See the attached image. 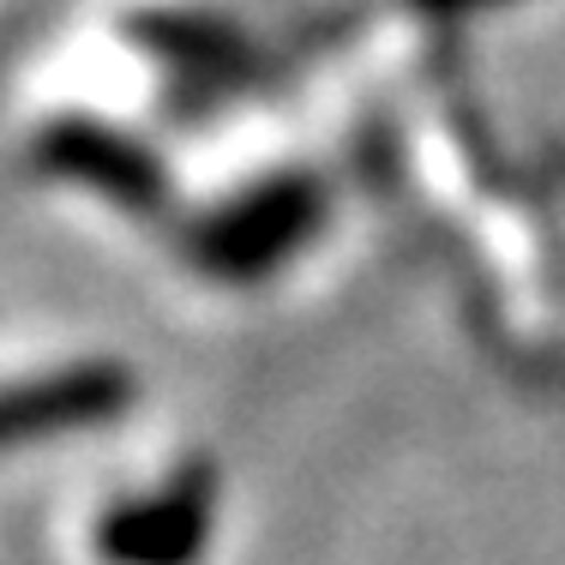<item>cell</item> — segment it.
I'll return each mask as SVG.
<instances>
[{
	"label": "cell",
	"instance_id": "1",
	"mask_svg": "<svg viewBox=\"0 0 565 565\" xmlns=\"http://www.w3.org/2000/svg\"><path fill=\"white\" fill-rule=\"evenodd\" d=\"M205 530H211V481L193 476L181 488H169L163 500L115 511L97 542L115 565H186L205 547Z\"/></svg>",
	"mask_w": 565,
	"mask_h": 565
},
{
	"label": "cell",
	"instance_id": "2",
	"mask_svg": "<svg viewBox=\"0 0 565 565\" xmlns=\"http://www.w3.org/2000/svg\"><path fill=\"white\" fill-rule=\"evenodd\" d=\"M307 223H313V193H307V186H277V193H265V199H247L241 211H228V217L211 228L205 259L217 265V271H259V265H271L282 247L301 241Z\"/></svg>",
	"mask_w": 565,
	"mask_h": 565
},
{
	"label": "cell",
	"instance_id": "3",
	"mask_svg": "<svg viewBox=\"0 0 565 565\" xmlns=\"http://www.w3.org/2000/svg\"><path fill=\"white\" fill-rule=\"evenodd\" d=\"M120 397H127V380H120L115 367H78V373H61V380L24 385V392L12 397V434L97 422V415L120 409Z\"/></svg>",
	"mask_w": 565,
	"mask_h": 565
}]
</instances>
